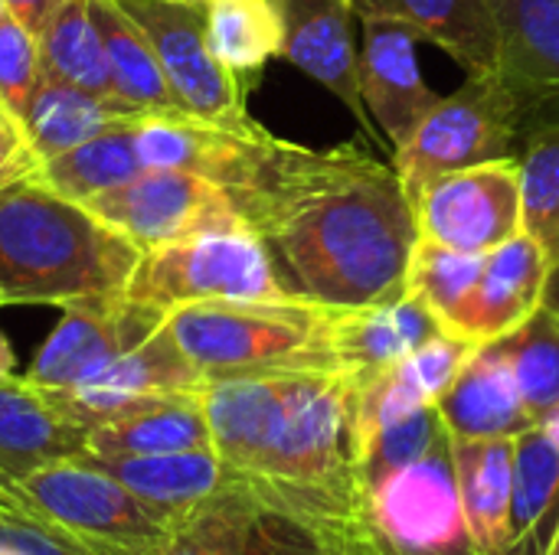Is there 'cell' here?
I'll list each match as a JSON object with an SVG mask.
<instances>
[{
  "label": "cell",
  "instance_id": "cell-1",
  "mask_svg": "<svg viewBox=\"0 0 559 555\" xmlns=\"http://www.w3.org/2000/svg\"><path fill=\"white\" fill-rule=\"evenodd\" d=\"M236 196L295 298L344 311L403 294L419 239L413 203L396 170L357 144L272 137Z\"/></svg>",
  "mask_w": 559,
  "mask_h": 555
},
{
  "label": "cell",
  "instance_id": "cell-2",
  "mask_svg": "<svg viewBox=\"0 0 559 555\" xmlns=\"http://www.w3.org/2000/svg\"><path fill=\"white\" fill-rule=\"evenodd\" d=\"M141 249L39 180L0 190V307L124 291Z\"/></svg>",
  "mask_w": 559,
  "mask_h": 555
},
{
  "label": "cell",
  "instance_id": "cell-3",
  "mask_svg": "<svg viewBox=\"0 0 559 555\" xmlns=\"http://www.w3.org/2000/svg\"><path fill=\"white\" fill-rule=\"evenodd\" d=\"M328 317L331 307L311 301H200L170 311L164 327L203 376H236L337 370Z\"/></svg>",
  "mask_w": 559,
  "mask_h": 555
},
{
  "label": "cell",
  "instance_id": "cell-4",
  "mask_svg": "<svg viewBox=\"0 0 559 555\" xmlns=\"http://www.w3.org/2000/svg\"><path fill=\"white\" fill-rule=\"evenodd\" d=\"M124 294L164 314L200 301H301L285 288L249 222L200 229L141 252Z\"/></svg>",
  "mask_w": 559,
  "mask_h": 555
},
{
  "label": "cell",
  "instance_id": "cell-5",
  "mask_svg": "<svg viewBox=\"0 0 559 555\" xmlns=\"http://www.w3.org/2000/svg\"><path fill=\"white\" fill-rule=\"evenodd\" d=\"M29 514L92 555H154L174 527L85 451L20 478Z\"/></svg>",
  "mask_w": 559,
  "mask_h": 555
},
{
  "label": "cell",
  "instance_id": "cell-6",
  "mask_svg": "<svg viewBox=\"0 0 559 555\" xmlns=\"http://www.w3.org/2000/svg\"><path fill=\"white\" fill-rule=\"evenodd\" d=\"M524 131L527 121L508 82L498 72L468 75L459 92L439 95L409 141L393 150V170L413 196L432 177L518 157Z\"/></svg>",
  "mask_w": 559,
  "mask_h": 555
},
{
  "label": "cell",
  "instance_id": "cell-7",
  "mask_svg": "<svg viewBox=\"0 0 559 555\" xmlns=\"http://www.w3.org/2000/svg\"><path fill=\"white\" fill-rule=\"evenodd\" d=\"M364 514L386 555H481L465 523L449 432L419 461L367 487Z\"/></svg>",
  "mask_w": 559,
  "mask_h": 555
},
{
  "label": "cell",
  "instance_id": "cell-8",
  "mask_svg": "<svg viewBox=\"0 0 559 555\" xmlns=\"http://www.w3.org/2000/svg\"><path fill=\"white\" fill-rule=\"evenodd\" d=\"M147 36L177 108L190 118L246 128L242 82L213 56L203 0H115Z\"/></svg>",
  "mask_w": 559,
  "mask_h": 555
},
{
  "label": "cell",
  "instance_id": "cell-9",
  "mask_svg": "<svg viewBox=\"0 0 559 555\" xmlns=\"http://www.w3.org/2000/svg\"><path fill=\"white\" fill-rule=\"evenodd\" d=\"M409 203L419 239L455 252L488 255L524 232L518 157L432 177Z\"/></svg>",
  "mask_w": 559,
  "mask_h": 555
},
{
  "label": "cell",
  "instance_id": "cell-10",
  "mask_svg": "<svg viewBox=\"0 0 559 555\" xmlns=\"http://www.w3.org/2000/svg\"><path fill=\"white\" fill-rule=\"evenodd\" d=\"M85 206L141 252L200 229L246 222L236 190L177 170H144L134 180L92 196Z\"/></svg>",
  "mask_w": 559,
  "mask_h": 555
},
{
  "label": "cell",
  "instance_id": "cell-11",
  "mask_svg": "<svg viewBox=\"0 0 559 555\" xmlns=\"http://www.w3.org/2000/svg\"><path fill=\"white\" fill-rule=\"evenodd\" d=\"M167 314L131 301L124 291L62 304L59 327L39 347L26 379L39 389H69L144 343L164 327Z\"/></svg>",
  "mask_w": 559,
  "mask_h": 555
},
{
  "label": "cell",
  "instance_id": "cell-12",
  "mask_svg": "<svg viewBox=\"0 0 559 555\" xmlns=\"http://www.w3.org/2000/svg\"><path fill=\"white\" fill-rule=\"evenodd\" d=\"M206 376L183 357L167 327L108 363L92 379L69 389H43V396L79 429H95L160 399L200 393ZM39 389V386H36Z\"/></svg>",
  "mask_w": 559,
  "mask_h": 555
},
{
  "label": "cell",
  "instance_id": "cell-13",
  "mask_svg": "<svg viewBox=\"0 0 559 555\" xmlns=\"http://www.w3.org/2000/svg\"><path fill=\"white\" fill-rule=\"evenodd\" d=\"M275 134L262 124L226 128L190 114L134 118V147L144 170H177L213 180L226 190H246Z\"/></svg>",
  "mask_w": 559,
  "mask_h": 555
},
{
  "label": "cell",
  "instance_id": "cell-14",
  "mask_svg": "<svg viewBox=\"0 0 559 555\" xmlns=\"http://www.w3.org/2000/svg\"><path fill=\"white\" fill-rule=\"evenodd\" d=\"M364 49L357 52L360 65V98L373 128L400 150L439 95L423 82L416 43L419 36L386 16H364Z\"/></svg>",
  "mask_w": 559,
  "mask_h": 555
},
{
  "label": "cell",
  "instance_id": "cell-15",
  "mask_svg": "<svg viewBox=\"0 0 559 555\" xmlns=\"http://www.w3.org/2000/svg\"><path fill=\"white\" fill-rule=\"evenodd\" d=\"M488 3L501 36L498 75L518 95L527 128L559 121V0Z\"/></svg>",
  "mask_w": 559,
  "mask_h": 555
},
{
  "label": "cell",
  "instance_id": "cell-16",
  "mask_svg": "<svg viewBox=\"0 0 559 555\" xmlns=\"http://www.w3.org/2000/svg\"><path fill=\"white\" fill-rule=\"evenodd\" d=\"M547 265V249L527 232L488 252L481 275L455 317L452 334L478 347L508 337L540 307Z\"/></svg>",
  "mask_w": 559,
  "mask_h": 555
},
{
  "label": "cell",
  "instance_id": "cell-17",
  "mask_svg": "<svg viewBox=\"0 0 559 555\" xmlns=\"http://www.w3.org/2000/svg\"><path fill=\"white\" fill-rule=\"evenodd\" d=\"M295 373L301 370L206 376L200 389V406L210 425L213 451L229 471L249 474L255 468L282 415Z\"/></svg>",
  "mask_w": 559,
  "mask_h": 555
},
{
  "label": "cell",
  "instance_id": "cell-18",
  "mask_svg": "<svg viewBox=\"0 0 559 555\" xmlns=\"http://www.w3.org/2000/svg\"><path fill=\"white\" fill-rule=\"evenodd\" d=\"M285 36L282 59L298 65L305 75L334 92L360 121L367 134H373V121L360 98V65L350 33V0H278ZM377 137V134H373Z\"/></svg>",
  "mask_w": 559,
  "mask_h": 555
},
{
  "label": "cell",
  "instance_id": "cell-19",
  "mask_svg": "<svg viewBox=\"0 0 559 555\" xmlns=\"http://www.w3.org/2000/svg\"><path fill=\"white\" fill-rule=\"evenodd\" d=\"M439 334H445L439 317L406 291L396 301L344 307L331 311L328 317V347L334 366L350 379H364L409 357Z\"/></svg>",
  "mask_w": 559,
  "mask_h": 555
},
{
  "label": "cell",
  "instance_id": "cell-20",
  "mask_svg": "<svg viewBox=\"0 0 559 555\" xmlns=\"http://www.w3.org/2000/svg\"><path fill=\"white\" fill-rule=\"evenodd\" d=\"M452 438H518L537 425L498 343H481L436 402Z\"/></svg>",
  "mask_w": 559,
  "mask_h": 555
},
{
  "label": "cell",
  "instance_id": "cell-21",
  "mask_svg": "<svg viewBox=\"0 0 559 555\" xmlns=\"http://www.w3.org/2000/svg\"><path fill=\"white\" fill-rule=\"evenodd\" d=\"M354 16L406 23L419 39L436 43L468 75H491L501 62V36L488 0H350Z\"/></svg>",
  "mask_w": 559,
  "mask_h": 555
},
{
  "label": "cell",
  "instance_id": "cell-22",
  "mask_svg": "<svg viewBox=\"0 0 559 555\" xmlns=\"http://www.w3.org/2000/svg\"><path fill=\"white\" fill-rule=\"evenodd\" d=\"M452 468L472 543L481 555H511L514 438H452Z\"/></svg>",
  "mask_w": 559,
  "mask_h": 555
},
{
  "label": "cell",
  "instance_id": "cell-23",
  "mask_svg": "<svg viewBox=\"0 0 559 555\" xmlns=\"http://www.w3.org/2000/svg\"><path fill=\"white\" fill-rule=\"evenodd\" d=\"M85 429L69 422L26 376H0V471L23 478L85 451Z\"/></svg>",
  "mask_w": 559,
  "mask_h": 555
},
{
  "label": "cell",
  "instance_id": "cell-24",
  "mask_svg": "<svg viewBox=\"0 0 559 555\" xmlns=\"http://www.w3.org/2000/svg\"><path fill=\"white\" fill-rule=\"evenodd\" d=\"M92 461H98L115 481H121L151 510H157L170 527H177V520L190 514L197 504L213 497L229 478V468L213 448L131 455V458H92Z\"/></svg>",
  "mask_w": 559,
  "mask_h": 555
},
{
  "label": "cell",
  "instance_id": "cell-25",
  "mask_svg": "<svg viewBox=\"0 0 559 555\" xmlns=\"http://www.w3.org/2000/svg\"><path fill=\"white\" fill-rule=\"evenodd\" d=\"M193 448H213L200 393L151 402L144 409L102 422L85 435V455L92 458H131Z\"/></svg>",
  "mask_w": 559,
  "mask_h": 555
},
{
  "label": "cell",
  "instance_id": "cell-26",
  "mask_svg": "<svg viewBox=\"0 0 559 555\" xmlns=\"http://www.w3.org/2000/svg\"><path fill=\"white\" fill-rule=\"evenodd\" d=\"M124 118H141V114L121 101L88 95V92L72 88L43 72L26 101L20 128H23L33 154L43 164V160H52V157L79 147L82 141L102 134L105 128H111L115 121H124Z\"/></svg>",
  "mask_w": 559,
  "mask_h": 555
},
{
  "label": "cell",
  "instance_id": "cell-27",
  "mask_svg": "<svg viewBox=\"0 0 559 555\" xmlns=\"http://www.w3.org/2000/svg\"><path fill=\"white\" fill-rule=\"evenodd\" d=\"M559 520V442L531 425L514 438L511 555H544Z\"/></svg>",
  "mask_w": 559,
  "mask_h": 555
},
{
  "label": "cell",
  "instance_id": "cell-28",
  "mask_svg": "<svg viewBox=\"0 0 559 555\" xmlns=\"http://www.w3.org/2000/svg\"><path fill=\"white\" fill-rule=\"evenodd\" d=\"M88 10L105 46L115 98L138 114H183L144 29L115 0H88Z\"/></svg>",
  "mask_w": 559,
  "mask_h": 555
},
{
  "label": "cell",
  "instance_id": "cell-29",
  "mask_svg": "<svg viewBox=\"0 0 559 555\" xmlns=\"http://www.w3.org/2000/svg\"><path fill=\"white\" fill-rule=\"evenodd\" d=\"M138 173H144V164L134 147V118H124L102 134L82 141L79 147L43 160L33 180L66 200L88 203L92 196L134 180Z\"/></svg>",
  "mask_w": 559,
  "mask_h": 555
},
{
  "label": "cell",
  "instance_id": "cell-30",
  "mask_svg": "<svg viewBox=\"0 0 559 555\" xmlns=\"http://www.w3.org/2000/svg\"><path fill=\"white\" fill-rule=\"evenodd\" d=\"M36 43H39V65L46 75L72 88H82L88 95L118 101L111 92V72L88 0H62L56 13L46 20V26L39 29Z\"/></svg>",
  "mask_w": 559,
  "mask_h": 555
},
{
  "label": "cell",
  "instance_id": "cell-31",
  "mask_svg": "<svg viewBox=\"0 0 559 555\" xmlns=\"http://www.w3.org/2000/svg\"><path fill=\"white\" fill-rule=\"evenodd\" d=\"M206 33L213 56L242 82L282 56L285 23L278 0H206Z\"/></svg>",
  "mask_w": 559,
  "mask_h": 555
},
{
  "label": "cell",
  "instance_id": "cell-32",
  "mask_svg": "<svg viewBox=\"0 0 559 555\" xmlns=\"http://www.w3.org/2000/svg\"><path fill=\"white\" fill-rule=\"evenodd\" d=\"M508 357L521 399L537 425L559 412V314L537 307L521 327L495 340Z\"/></svg>",
  "mask_w": 559,
  "mask_h": 555
},
{
  "label": "cell",
  "instance_id": "cell-33",
  "mask_svg": "<svg viewBox=\"0 0 559 555\" xmlns=\"http://www.w3.org/2000/svg\"><path fill=\"white\" fill-rule=\"evenodd\" d=\"M481 265H485V255H468V252L436 245L429 239H416L403 291L419 298L439 317L445 334H452L455 317L481 275Z\"/></svg>",
  "mask_w": 559,
  "mask_h": 555
},
{
  "label": "cell",
  "instance_id": "cell-34",
  "mask_svg": "<svg viewBox=\"0 0 559 555\" xmlns=\"http://www.w3.org/2000/svg\"><path fill=\"white\" fill-rule=\"evenodd\" d=\"M524 232L544 249L559 239V121L527 128L518 154Z\"/></svg>",
  "mask_w": 559,
  "mask_h": 555
},
{
  "label": "cell",
  "instance_id": "cell-35",
  "mask_svg": "<svg viewBox=\"0 0 559 555\" xmlns=\"http://www.w3.org/2000/svg\"><path fill=\"white\" fill-rule=\"evenodd\" d=\"M445 432L439 409L436 406H423L396 422H390L386 429H380L360 451H357V478H360V491L373 487L377 481H383L386 474L419 461L436 438Z\"/></svg>",
  "mask_w": 559,
  "mask_h": 555
},
{
  "label": "cell",
  "instance_id": "cell-36",
  "mask_svg": "<svg viewBox=\"0 0 559 555\" xmlns=\"http://www.w3.org/2000/svg\"><path fill=\"white\" fill-rule=\"evenodd\" d=\"M39 75L43 65H39L36 36L10 13H3L0 16V111H7L16 124L23 121L26 101Z\"/></svg>",
  "mask_w": 559,
  "mask_h": 555
},
{
  "label": "cell",
  "instance_id": "cell-37",
  "mask_svg": "<svg viewBox=\"0 0 559 555\" xmlns=\"http://www.w3.org/2000/svg\"><path fill=\"white\" fill-rule=\"evenodd\" d=\"M0 555H92L36 517H0Z\"/></svg>",
  "mask_w": 559,
  "mask_h": 555
},
{
  "label": "cell",
  "instance_id": "cell-38",
  "mask_svg": "<svg viewBox=\"0 0 559 555\" xmlns=\"http://www.w3.org/2000/svg\"><path fill=\"white\" fill-rule=\"evenodd\" d=\"M36 170H39V157L33 154L23 128L7 111H0V190L36 177Z\"/></svg>",
  "mask_w": 559,
  "mask_h": 555
},
{
  "label": "cell",
  "instance_id": "cell-39",
  "mask_svg": "<svg viewBox=\"0 0 559 555\" xmlns=\"http://www.w3.org/2000/svg\"><path fill=\"white\" fill-rule=\"evenodd\" d=\"M0 3L16 23H23L33 36H39V29L46 26V20L56 13L62 0H0Z\"/></svg>",
  "mask_w": 559,
  "mask_h": 555
},
{
  "label": "cell",
  "instance_id": "cell-40",
  "mask_svg": "<svg viewBox=\"0 0 559 555\" xmlns=\"http://www.w3.org/2000/svg\"><path fill=\"white\" fill-rule=\"evenodd\" d=\"M547 285H544V301H540V307H547V311H557L559 314V239H554L550 245H547Z\"/></svg>",
  "mask_w": 559,
  "mask_h": 555
},
{
  "label": "cell",
  "instance_id": "cell-41",
  "mask_svg": "<svg viewBox=\"0 0 559 555\" xmlns=\"http://www.w3.org/2000/svg\"><path fill=\"white\" fill-rule=\"evenodd\" d=\"M154 555H213L200 540H193L190 533H183V530H177L174 527V533H170V540L157 550Z\"/></svg>",
  "mask_w": 559,
  "mask_h": 555
},
{
  "label": "cell",
  "instance_id": "cell-42",
  "mask_svg": "<svg viewBox=\"0 0 559 555\" xmlns=\"http://www.w3.org/2000/svg\"><path fill=\"white\" fill-rule=\"evenodd\" d=\"M0 376H16V353L3 334H0Z\"/></svg>",
  "mask_w": 559,
  "mask_h": 555
},
{
  "label": "cell",
  "instance_id": "cell-43",
  "mask_svg": "<svg viewBox=\"0 0 559 555\" xmlns=\"http://www.w3.org/2000/svg\"><path fill=\"white\" fill-rule=\"evenodd\" d=\"M544 555H559V520H557L554 536H550V543H547V550H544Z\"/></svg>",
  "mask_w": 559,
  "mask_h": 555
},
{
  "label": "cell",
  "instance_id": "cell-44",
  "mask_svg": "<svg viewBox=\"0 0 559 555\" xmlns=\"http://www.w3.org/2000/svg\"><path fill=\"white\" fill-rule=\"evenodd\" d=\"M3 13H7V10H3V3H0V16H3Z\"/></svg>",
  "mask_w": 559,
  "mask_h": 555
},
{
  "label": "cell",
  "instance_id": "cell-45",
  "mask_svg": "<svg viewBox=\"0 0 559 555\" xmlns=\"http://www.w3.org/2000/svg\"><path fill=\"white\" fill-rule=\"evenodd\" d=\"M203 3H206V0H203Z\"/></svg>",
  "mask_w": 559,
  "mask_h": 555
},
{
  "label": "cell",
  "instance_id": "cell-46",
  "mask_svg": "<svg viewBox=\"0 0 559 555\" xmlns=\"http://www.w3.org/2000/svg\"><path fill=\"white\" fill-rule=\"evenodd\" d=\"M0 517H3V514H0Z\"/></svg>",
  "mask_w": 559,
  "mask_h": 555
}]
</instances>
